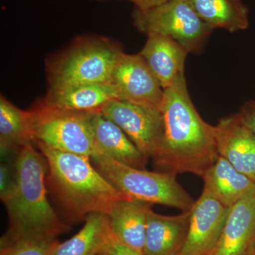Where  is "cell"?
I'll return each instance as SVG.
<instances>
[{"instance_id":"6da1fadb","label":"cell","mask_w":255,"mask_h":255,"mask_svg":"<svg viewBox=\"0 0 255 255\" xmlns=\"http://www.w3.org/2000/svg\"><path fill=\"white\" fill-rule=\"evenodd\" d=\"M161 112L164 134L154 164L162 172L191 173L203 177L219 157L215 127L196 110L185 75L164 90Z\"/></svg>"},{"instance_id":"7a4b0ae2","label":"cell","mask_w":255,"mask_h":255,"mask_svg":"<svg viewBox=\"0 0 255 255\" xmlns=\"http://www.w3.org/2000/svg\"><path fill=\"white\" fill-rule=\"evenodd\" d=\"M16 184L2 201L9 216L7 233L1 243L33 238H56L68 226L60 219L47 196V163L31 143L15 159Z\"/></svg>"},{"instance_id":"3957f363","label":"cell","mask_w":255,"mask_h":255,"mask_svg":"<svg viewBox=\"0 0 255 255\" xmlns=\"http://www.w3.org/2000/svg\"><path fill=\"white\" fill-rule=\"evenodd\" d=\"M47 163V187L71 222L89 215L109 214L114 203L128 197L96 169L91 158L36 143Z\"/></svg>"},{"instance_id":"277c9868","label":"cell","mask_w":255,"mask_h":255,"mask_svg":"<svg viewBox=\"0 0 255 255\" xmlns=\"http://www.w3.org/2000/svg\"><path fill=\"white\" fill-rule=\"evenodd\" d=\"M122 46L102 37L77 40L47 66L48 91L84 84L111 83Z\"/></svg>"},{"instance_id":"5b68a950","label":"cell","mask_w":255,"mask_h":255,"mask_svg":"<svg viewBox=\"0 0 255 255\" xmlns=\"http://www.w3.org/2000/svg\"><path fill=\"white\" fill-rule=\"evenodd\" d=\"M91 160L110 184L130 199L170 206L182 212L190 211L195 202L178 183L175 174L135 168L97 152Z\"/></svg>"},{"instance_id":"8992f818","label":"cell","mask_w":255,"mask_h":255,"mask_svg":"<svg viewBox=\"0 0 255 255\" xmlns=\"http://www.w3.org/2000/svg\"><path fill=\"white\" fill-rule=\"evenodd\" d=\"M30 111L35 143L91 158L95 152L91 124L93 112L65 110L44 100Z\"/></svg>"},{"instance_id":"52a82bcc","label":"cell","mask_w":255,"mask_h":255,"mask_svg":"<svg viewBox=\"0 0 255 255\" xmlns=\"http://www.w3.org/2000/svg\"><path fill=\"white\" fill-rule=\"evenodd\" d=\"M134 26L144 34H160L177 41L189 53L202 50L212 31L187 0H169L146 10L134 9Z\"/></svg>"},{"instance_id":"ba28073f","label":"cell","mask_w":255,"mask_h":255,"mask_svg":"<svg viewBox=\"0 0 255 255\" xmlns=\"http://www.w3.org/2000/svg\"><path fill=\"white\" fill-rule=\"evenodd\" d=\"M100 112L118 125L147 159L155 155L164 134L160 110L114 100Z\"/></svg>"},{"instance_id":"9c48e42d","label":"cell","mask_w":255,"mask_h":255,"mask_svg":"<svg viewBox=\"0 0 255 255\" xmlns=\"http://www.w3.org/2000/svg\"><path fill=\"white\" fill-rule=\"evenodd\" d=\"M118 100L160 110L164 89L140 54L123 53L111 79Z\"/></svg>"},{"instance_id":"30bf717a","label":"cell","mask_w":255,"mask_h":255,"mask_svg":"<svg viewBox=\"0 0 255 255\" xmlns=\"http://www.w3.org/2000/svg\"><path fill=\"white\" fill-rule=\"evenodd\" d=\"M230 209L203 189L190 210L187 239L180 255H213Z\"/></svg>"},{"instance_id":"8fae6325","label":"cell","mask_w":255,"mask_h":255,"mask_svg":"<svg viewBox=\"0 0 255 255\" xmlns=\"http://www.w3.org/2000/svg\"><path fill=\"white\" fill-rule=\"evenodd\" d=\"M215 127L219 155L255 182V137L237 114L220 119Z\"/></svg>"},{"instance_id":"7c38bea8","label":"cell","mask_w":255,"mask_h":255,"mask_svg":"<svg viewBox=\"0 0 255 255\" xmlns=\"http://www.w3.org/2000/svg\"><path fill=\"white\" fill-rule=\"evenodd\" d=\"M255 246V189L231 207L213 255H246Z\"/></svg>"},{"instance_id":"4fadbf2b","label":"cell","mask_w":255,"mask_h":255,"mask_svg":"<svg viewBox=\"0 0 255 255\" xmlns=\"http://www.w3.org/2000/svg\"><path fill=\"white\" fill-rule=\"evenodd\" d=\"M164 90L185 75V62L189 52L170 37L160 34L147 36L139 53Z\"/></svg>"},{"instance_id":"5bb4252c","label":"cell","mask_w":255,"mask_h":255,"mask_svg":"<svg viewBox=\"0 0 255 255\" xmlns=\"http://www.w3.org/2000/svg\"><path fill=\"white\" fill-rule=\"evenodd\" d=\"M190 211L176 216L147 215L144 255H180L187 239Z\"/></svg>"},{"instance_id":"9a60e30c","label":"cell","mask_w":255,"mask_h":255,"mask_svg":"<svg viewBox=\"0 0 255 255\" xmlns=\"http://www.w3.org/2000/svg\"><path fill=\"white\" fill-rule=\"evenodd\" d=\"M91 124L94 153L100 152L135 168H145L148 159L118 125L105 117L101 112L92 113Z\"/></svg>"},{"instance_id":"2e32d148","label":"cell","mask_w":255,"mask_h":255,"mask_svg":"<svg viewBox=\"0 0 255 255\" xmlns=\"http://www.w3.org/2000/svg\"><path fill=\"white\" fill-rule=\"evenodd\" d=\"M152 204L124 198L114 203L108 216L114 239L143 254L147 215Z\"/></svg>"},{"instance_id":"e0dca14e","label":"cell","mask_w":255,"mask_h":255,"mask_svg":"<svg viewBox=\"0 0 255 255\" xmlns=\"http://www.w3.org/2000/svg\"><path fill=\"white\" fill-rule=\"evenodd\" d=\"M202 178L204 190L228 208L232 207L255 189L254 181L240 172L220 155Z\"/></svg>"},{"instance_id":"ac0fdd59","label":"cell","mask_w":255,"mask_h":255,"mask_svg":"<svg viewBox=\"0 0 255 255\" xmlns=\"http://www.w3.org/2000/svg\"><path fill=\"white\" fill-rule=\"evenodd\" d=\"M118 100L111 83L84 84L48 91L45 101L50 105L77 112H100L111 101Z\"/></svg>"},{"instance_id":"d6986e66","label":"cell","mask_w":255,"mask_h":255,"mask_svg":"<svg viewBox=\"0 0 255 255\" xmlns=\"http://www.w3.org/2000/svg\"><path fill=\"white\" fill-rule=\"evenodd\" d=\"M113 238L108 215H89L83 227L76 235L57 244L52 255H97Z\"/></svg>"},{"instance_id":"ffe728a7","label":"cell","mask_w":255,"mask_h":255,"mask_svg":"<svg viewBox=\"0 0 255 255\" xmlns=\"http://www.w3.org/2000/svg\"><path fill=\"white\" fill-rule=\"evenodd\" d=\"M194 11L213 29L231 33L250 26L249 10L242 0H187Z\"/></svg>"},{"instance_id":"44dd1931","label":"cell","mask_w":255,"mask_h":255,"mask_svg":"<svg viewBox=\"0 0 255 255\" xmlns=\"http://www.w3.org/2000/svg\"><path fill=\"white\" fill-rule=\"evenodd\" d=\"M31 111L20 110L0 97V147L2 156L18 152L23 146L33 142Z\"/></svg>"},{"instance_id":"7402d4cb","label":"cell","mask_w":255,"mask_h":255,"mask_svg":"<svg viewBox=\"0 0 255 255\" xmlns=\"http://www.w3.org/2000/svg\"><path fill=\"white\" fill-rule=\"evenodd\" d=\"M58 243L55 238L23 239L1 243V255H52Z\"/></svg>"},{"instance_id":"603a6c76","label":"cell","mask_w":255,"mask_h":255,"mask_svg":"<svg viewBox=\"0 0 255 255\" xmlns=\"http://www.w3.org/2000/svg\"><path fill=\"white\" fill-rule=\"evenodd\" d=\"M16 184L15 164L1 162L0 165V198L4 200L11 194Z\"/></svg>"},{"instance_id":"cb8c5ba5","label":"cell","mask_w":255,"mask_h":255,"mask_svg":"<svg viewBox=\"0 0 255 255\" xmlns=\"http://www.w3.org/2000/svg\"><path fill=\"white\" fill-rule=\"evenodd\" d=\"M236 114L255 137V101L247 102Z\"/></svg>"},{"instance_id":"d4e9b609","label":"cell","mask_w":255,"mask_h":255,"mask_svg":"<svg viewBox=\"0 0 255 255\" xmlns=\"http://www.w3.org/2000/svg\"><path fill=\"white\" fill-rule=\"evenodd\" d=\"M102 253L105 255H144L140 252L124 246L114 239V237Z\"/></svg>"},{"instance_id":"484cf974","label":"cell","mask_w":255,"mask_h":255,"mask_svg":"<svg viewBox=\"0 0 255 255\" xmlns=\"http://www.w3.org/2000/svg\"><path fill=\"white\" fill-rule=\"evenodd\" d=\"M97 1H106L110 0H94ZM135 4V8L140 10H146L155 7L167 2L169 0H126Z\"/></svg>"},{"instance_id":"4316f807","label":"cell","mask_w":255,"mask_h":255,"mask_svg":"<svg viewBox=\"0 0 255 255\" xmlns=\"http://www.w3.org/2000/svg\"><path fill=\"white\" fill-rule=\"evenodd\" d=\"M246 255H255V246L253 247V248L247 253Z\"/></svg>"},{"instance_id":"83f0119b","label":"cell","mask_w":255,"mask_h":255,"mask_svg":"<svg viewBox=\"0 0 255 255\" xmlns=\"http://www.w3.org/2000/svg\"><path fill=\"white\" fill-rule=\"evenodd\" d=\"M105 255L103 253H100V254H99V255Z\"/></svg>"}]
</instances>
